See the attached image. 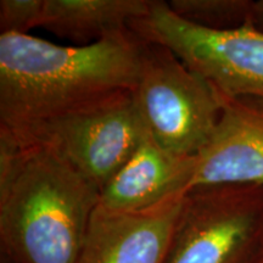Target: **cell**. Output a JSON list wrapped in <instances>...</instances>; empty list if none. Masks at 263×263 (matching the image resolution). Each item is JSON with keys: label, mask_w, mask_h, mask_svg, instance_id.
Returning <instances> with one entry per match:
<instances>
[{"label": "cell", "mask_w": 263, "mask_h": 263, "mask_svg": "<svg viewBox=\"0 0 263 263\" xmlns=\"http://www.w3.org/2000/svg\"><path fill=\"white\" fill-rule=\"evenodd\" d=\"M143 50L132 32L82 47L0 33V126L25 129L133 91Z\"/></svg>", "instance_id": "6da1fadb"}, {"label": "cell", "mask_w": 263, "mask_h": 263, "mask_svg": "<svg viewBox=\"0 0 263 263\" xmlns=\"http://www.w3.org/2000/svg\"><path fill=\"white\" fill-rule=\"evenodd\" d=\"M99 197L50 147L0 127V241L12 263H77Z\"/></svg>", "instance_id": "7a4b0ae2"}, {"label": "cell", "mask_w": 263, "mask_h": 263, "mask_svg": "<svg viewBox=\"0 0 263 263\" xmlns=\"http://www.w3.org/2000/svg\"><path fill=\"white\" fill-rule=\"evenodd\" d=\"M129 29L141 42L168 49L217 90L263 104V32L250 21L235 29H207L180 18L167 2L153 0Z\"/></svg>", "instance_id": "3957f363"}, {"label": "cell", "mask_w": 263, "mask_h": 263, "mask_svg": "<svg viewBox=\"0 0 263 263\" xmlns=\"http://www.w3.org/2000/svg\"><path fill=\"white\" fill-rule=\"evenodd\" d=\"M132 94L151 138L180 155H196L221 115L213 85L162 45L144 42L139 77Z\"/></svg>", "instance_id": "277c9868"}, {"label": "cell", "mask_w": 263, "mask_h": 263, "mask_svg": "<svg viewBox=\"0 0 263 263\" xmlns=\"http://www.w3.org/2000/svg\"><path fill=\"white\" fill-rule=\"evenodd\" d=\"M10 130L50 147L99 192L149 136L132 91L111 94L62 116Z\"/></svg>", "instance_id": "5b68a950"}, {"label": "cell", "mask_w": 263, "mask_h": 263, "mask_svg": "<svg viewBox=\"0 0 263 263\" xmlns=\"http://www.w3.org/2000/svg\"><path fill=\"white\" fill-rule=\"evenodd\" d=\"M263 256V186L188 192L164 263H255Z\"/></svg>", "instance_id": "8992f818"}, {"label": "cell", "mask_w": 263, "mask_h": 263, "mask_svg": "<svg viewBox=\"0 0 263 263\" xmlns=\"http://www.w3.org/2000/svg\"><path fill=\"white\" fill-rule=\"evenodd\" d=\"M186 194L140 211L98 205L77 263H164Z\"/></svg>", "instance_id": "52a82bcc"}, {"label": "cell", "mask_w": 263, "mask_h": 263, "mask_svg": "<svg viewBox=\"0 0 263 263\" xmlns=\"http://www.w3.org/2000/svg\"><path fill=\"white\" fill-rule=\"evenodd\" d=\"M216 91L221 115L195 155L189 192L216 185L263 186V104Z\"/></svg>", "instance_id": "ba28073f"}, {"label": "cell", "mask_w": 263, "mask_h": 263, "mask_svg": "<svg viewBox=\"0 0 263 263\" xmlns=\"http://www.w3.org/2000/svg\"><path fill=\"white\" fill-rule=\"evenodd\" d=\"M195 155L164 149L151 136L101 189L99 205L114 211H140L188 193Z\"/></svg>", "instance_id": "9c48e42d"}, {"label": "cell", "mask_w": 263, "mask_h": 263, "mask_svg": "<svg viewBox=\"0 0 263 263\" xmlns=\"http://www.w3.org/2000/svg\"><path fill=\"white\" fill-rule=\"evenodd\" d=\"M153 0H44L39 27L74 45H90L129 33L133 20L150 10Z\"/></svg>", "instance_id": "30bf717a"}, {"label": "cell", "mask_w": 263, "mask_h": 263, "mask_svg": "<svg viewBox=\"0 0 263 263\" xmlns=\"http://www.w3.org/2000/svg\"><path fill=\"white\" fill-rule=\"evenodd\" d=\"M170 9L180 18L215 31L235 29L251 18L252 0H171Z\"/></svg>", "instance_id": "8fae6325"}, {"label": "cell", "mask_w": 263, "mask_h": 263, "mask_svg": "<svg viewBox=\"0 0 263 263\" xmlns=\"http://www.w3.org/2000/svg\"><path fill=\"white\" fill-rule=\"evenodd\" d=\"M44 0H2L0 31L2 33L28 34L39 27Z\"/></svg>", "instance_id": "7c38bea8"}, {"label": "cell", "mask_w": 263, "mask_h": 263, "mask_svg": "<svg viewBox=\"0 0 263 263\" xmlns=\"http://www.w3.org/2000/svg\"><path fill=\"white\" fill-rule=\"evenodd\" d=\"M250 22L255 26L258 31L263 32V0L254 2L251 10V18Z\"/></svg>", "instance_id": "4fadbf2b"}, {"label": "cell", "mask_w": 263, "mask_h": 263, "mask_svg": "<svg viewBox=\"0 0 263 263\" xmlns=\"http://www.w3.org/2000/svg\"><path fill=\"white\" fill-rule=\"evenodd\" d=\"M255 263H263V256H262V257H261V258H259V259H258V261H257V262H255Z\"/></svg>", "instance_id": "5bb4252c"}]
</instances>
